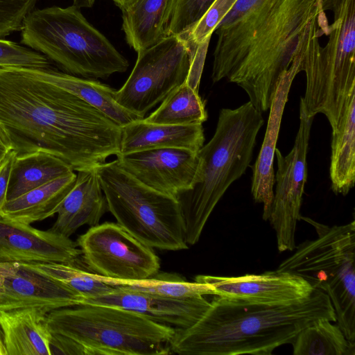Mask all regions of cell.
Listing matches in <instances>:
<instances>
[{"label": "cell", "instance_id": "obj_1", "mask_svg": "<svg viewBox=\"0 0 355 355\" xmlns=\"http://www.w3.org/2000/svg\"><path fill=\"white\" fill-rule=\"evenodd\" d=\"M0 123L17 155L46 151L74 171L120 154L121 126L31 68H0Z\"/></svg>", "mask_w": 355, "mask_h": 355}, {"label": "cell", "instance_id": "obj_2", "mask_svg": "<svg viewBox=\"0 0 355 355\" xmlns=\"http://www.w3.org/2000/svg\"><path fill=\"white\" fill-rule=\"evenodd\" d=\"M324 18L322 0H236L214 31L213 83L227 78L257 110H268L281 78L301 67L311 25Z\"/></svg>", "mask_w": 355, "mask_h": 355}, {"label": "cell", "instance_id": "obj_3", "mask_svg": "<svg viewBox=\"0 0 355 355\" xmlns=\"http://www.w3.org/2000/svg\"><path fill=\"white\" fill-rule=\"evenodd\" d=\"M214 296L195 324L175 328L171 353L269 355L291 344L305 327L320 320L336 321L329 297L318 290L305 298L275 303Z\"/></svg>", "mask_w": 355, "mask_h": 355}, {"label": "cell", "instance_id": "obj_4", "mask_svg": "<svg viewBox=\"0 0 355 355\" xmlns=\"http://www.w3.org/2000/svg\"><path fill=\"white\" fill-rule=\"evenodd\" d=\"M263 123L262 113L250 101L220 110L212 138L198 151L199 164L191 188L176 197L188 245L198 241L218 201L250 166Z\"/></svg>", "mask_w": 355, "mask_h": 355}, {"label": "cell", "instance_id": "obj_5", "mask_svg": "<svg viewBox=\"0 0 355 355\" xmlns=\"http://www.w3.org/2000/svg\"><path fill=\"white\" fill-rule=\"evenodd\" d=\"M334 23L311 27L300 67L306 89L300 103L307 114H323L334 130L355 94V0H331Z\"/></svg>", "mask_w": 355, "mask_h": 355}, {"label": "cell", "instance_id": "obj_6", "mask_svg": "<svg viewBox=\"0 0 355 355\" xmlns=\"http://www.w3.org/2000/svg\"><path fill=\"white\" fill-rule=\"evenodd\" d=\"M20 31L21 44L71 75L105 79L125 72L129 66L108 39L73 5L33 9L24 18Z\"/></svg>", "mask_w": 355, "mask_h": 355}, {"label": "cell", "instance_id": "obj_7", "mask_svg": "<svg viewBox=\"0 0 355 355\" xmlns=\"http://www.w3.org/2000/svg\"><path fill=\"white\" fill-rule=\"evenodd\" d=\"M51 334L81 345L87 355H158L171 353L175 328L125 309L79 304L47 313Z\"/></svg>", "mask_w": 355, "mask_h": 355}, {"label": "cell", "instance_id": "obj_8", "mask_svg": "<svg viewBox=\"0 0 355 355\" xmlns=\"http://www.w3.org/2000/svg\"><path fill=\"white\" fill-rule=\"evenodd\" d=\"M300 219L313 227L317 237L295 247L277 270L296 275L327 294L337 324L355 343V222L329 226L308 217Z\"/></svg>", "mask_w": 355, "mask_h": 355}, {"label": "cell", "instance_id": "obj_9", "mask_svg": "<svg viewBox=\"0 0 355 355\" xmlns=\"http://www.w3.org/2000/svg\"><path fill=\"white\" fill-rule=\"evenodd\" d=\"M108 211L128 233L151 248H189L178 199L155 191L122 169L116 160L96 168Z\"/></svg>", "mask_w": 355, "mask_h": 355}, {"label": "cell", "instance_id": "obj_10", "mask_svg": "<svg viewBox=\"0 0 355 355\" xmlns=\"http://www.w3.org/2000/svg\"><path fill=\"white\" fill-rule=\"evenodd\" d=\"M190 53L187 41L173 35L137 52L131 73L116 91V102L128 112L144 118L147 112L186 83Z\"/></svg>", "mask_w": 355, "mask_h": 355}, {"label": "cell", "instance_id": "obj_11", "mask_svg": "<svg viewBox=\"0 0 355 355\" xmlns=\"http://www.w3.org/2000/svg\"><path fill=\"white\" fill-rule=\"evenodd\" d=\"M76 244L87 268L110 279H144L159 270V259L153 248L137 240L117 223L91 227L78 237Z\"/></svg>", "mask_w": 355, "mask_h": 355}, {"label": "cell", "instance_id": "obj_12", "mask_svg": "<svg viewBox=\"0 0 355 355\" xmlns=\"http://www.w3.org/2000/svg\"><path fill=\"white\" fill-rule=\"evenodd\" d=\"M314 116L307 114L300 103V125L294 145L284 156L278 148L276 187L270 207L269 221L276 234L279 252L295 249L297 223L307 178L306 155Z\"/></svg>", "mask_w": 355, "mask_h": 355}, {"label": "cell", "instance_id": "obj_13", "mask_svg": "<svg viewBox=\"0 0 355 355\" xmlns=\"http://www.w3.org/2000/svg\"><path fill=\"white\" fill-rule=\"evenodd\" d=\"M116 160L143 184L175 198L191 188L199 164L198 152L179 148L120 153Z\"/></svg>", "mask_w": 355, "mask_h": 355}, {"label": "cell", "instance_id": "obj_14", "mask_svg": "<svg viewBox=\"0 0 355 355\" xmlns=\"http://www.w3.org/2000/svg\"><path fill=\"white\" fill-rule=\"evenodd\" d=\"M0 310L35 307L51 311L83 304L85 297L27 263H0Z\"/></svg>", "mask_w": 355, "mask_h": 355}, {"label": "cell", "instance_id": "obj_15", "mask_svg": "<svg viewBox=\"0 0 355 355\" xmlns=\"http://www.w3.org/2000/svg\"><path fill=\"white\" fill-rule=\"evenodd\" d=\"M80 255L76 243L69 237L0 216V263H75Z\"/></svg>", "mask_w": 355, "mask_h": 355}, {"label": "cell", "instance_id": "obj_16", "mask_svg": "<svg viewBox=\"0 0 355 355\" xmlns=\"http://www.w3.org/2000/svg\"><path fill=\"white\" fill-rule=\"evenodd\" d=\"M83 304L119 307L155 322L186 329L195 324L210 306L204 296L171 298L116 286L110 293L85 299Z\"/></svg>", "mask_w": 355, "mask_h": 355}, {"label": "cell", "instance_id": "obj_17", "mask_svg": "<svg viewBox=\"0 0 355 355\" xmlns=\"http://www.w3.org/2000/svg\"><path fill=\"white\" fill-rule=\"evenodd\" d=\"M195 282L212 286L217 295L261 302H285L305 298L313 291L302 277L275 270L238 277L200 275Z\"/></svg>", "mask_w": 355, "mask_h": 355}, {"label": "cell", "instance_id": "obj_18", "mask_svg": "<svg viewBox=\"0 0 355 355\" xmlns=\"http://www.w3.org/2000/svg\"><path fill=\"white\" fill-rule=\"evenodd\" d=\"M301 72L300 65H293L281 78L271 105L262 146L252 166L251 193L255 202L263 205V218L268 220L274 196L273 160L282 119L292 83Z\"/></svg>", "mask_w": 355, "mask_h": 355}, {"label": "cell", "instance_id": "obj_19", "mask_svg": "<svg viewBox=\"0 0 355 355\" xmlns=\"http://www.w3.org/2000/svg\"><path fill=\"white\" fill-rule=\"evenodd\" d=\"M72 189L64 199L50 231L70 237L79 227L99 223L108 211L96 168L77 171Z\"/></svg>", "mask_w": 355, "mask_h": 355}, {"label": "cell", "instance_id": "obj_20", "mask_svg": "<svg viewBox=\"0 0 355 355\" xmlns=\"http://www.w3.org/2000/svg\"><path fill=\"white\" fill-rule=\"evenodd\" d=\"M204 141L202 124H159L141 119L121 128L120 153L162 148H185L198 152Z\"/></svg>", "mask_w": 355, "mask_h": 355}, {"label": "cell", "instance_id": "obj_21", "mask_svg": "<svg viewBox=\"0 0 355 355\" xmlns=\"http://www.w3.org/2000/svg\"><path fill=\"white\" fill-rule=\"evenodd\" d=\"M48 313L35 307L0 310L7 355H51Z\"/></svg>", "mask_w": 355, "mask_h": 355}, {"label": "cell", "instance_id": "obj_22", "mask_svg": "<svg viewBox=\"0 0 355 355\" xmlns=\"http://www.w3.org/2000/svg\"><path fill=\"white\" fill-rule=\"evenodd\" d=\"M175 0H123L122 30L128 45L137 53L168 36Z\"/></svg>", "mask_w": 355, "mask_h": 355}, {"label": "cell", "instance_id": "obj_23", "mask_svg": "<svg viewBox=\"0 0 355 355\" xmlns=\"http://www.w3.org/2000/svg\"><path fill=\"white\" fill-rule=\"evenodd\" d=\"M77 175L71 171L7 200L0 216L26 224L41 221L56 214L73 187Z\"/></svg>", "mask_w": 355, "mask_h": 355}, {"label": "cell", "instance_id": "obj_24", "mask_svg": "<svg viewBox=\"0 0 355 355\" xmlns=\"http://www.w3.org/2000/svg\"><path fill=\"white\" fill-rule=\"evenodd\" d=\"M31 69L41 78L73 94L98 110L121 127L142 119L116 102V89L95 79L76 76L51 67Z\"/></svg>", "mask_w": 355, "mask_h": 355}, {"label": "cell", "instance_id": "obj_25", "mask_svg": "<svg viewBox=\"0 0 355 355\" xmlns=\"http://www.w3.org/2000/svg\"><path fill=\"white\" fill-rule=\"evenodd\" d=\"M329 174L335 194L346 196L355 182V94L332 131Z\"/></svg>", "mask_w": 355, "mask_h": 355}, {"label": "cell", "instance_id": "obj_26", "mask_svg": "<svg viewBox=\"0 0 355 355\" xmlns=\"http://www.w3.org/2000/svg\"><path fill=\"white\" fill-rule=\"evenodd\" d=\"M71 171H74L67 163L46 151L16 154L10 175L7 200Z\"/></svg>", "mask_w": 355, "mask_h": 355}, {"label": "cell", "instance_id": "obj_27", "mask_svg": "<svg viewBox=\"0 0 355 355\" xmlns=\"http://www.w3.org/2000/svg\"><path fill=\"white\" fill-rule=\"evenodd\" d=\"M294 355H355L340 327L332 321L318 320L303 328L291 343Z\"/></svg>", "mask_w": 355, "mask_h": 355}, {"label": "cell", "instance_id": "obj_28", "mask_svg": "<svg viewBox=\"0 0 355 355\" xmlns=\"http://www.w3.org/2000/svg\"><path fill=\"white\" fill-rule=\"evenodd\" d=\"M145 121L167 125L202 124L207 119L205 103L186 83L173 90Z\"/></svg>", "mask_w": 355, "mask_h": 355}, {"label": "cell", "instance_id": "obj_29", "mask_svg": "<svg viewBox=\"0 0 355 355\" xmlns=\"http://www.w3.org/2000/svg\"><path fill=\"white\" fill-rule=\"evenodd\" d=\"M96 277L99 280L114 286H123L166 297L189 298L217 295L215 288L209 284L197 282H189L173 273L158 272L149 278L132 281L113 280L98 275Z\"/></svg>", "mask_w": 355, "mask_h": 355}, {"label": "cell", "instance_id": "obj_30", "mask_svg": "<svg viewBox=\"0 0 355 355\" xmlns=\"http://www.w3.org/2000/svg\"><path fill=\"white\" fill-rule=\"evenodd\" d=\"M31 267L61 282L85 299L96 297L111 292L115 286L99 280L96 275L86 272L67 263H27Z\"/></svg>", "mask_w": 355, "mask_h": 355}, {"label": "cell", "instance_id": "obj_31", "mask_svg": "<svg viewBox=\"0 0 355 355\" xmlns=\"http://www.w3.org/2000/svg\"><path fill=\"white\" fill-rule=\"evenodd\" d=\"M215 0H175L168 35L184 36L205 15Z\"/></svg>", "mask_w": 355, "mask_h": 355}, {"label": "cell", "instance_id": "obj_32", "mask_svg": "<svg viewBox=\"0 0 355 355\" xmlns=\"http://www.w3.org/2000/svg\"><path fill=\"white\" fill-rule=\"evenodd\" d=\"M6 67L49 68L51 62L28 47L0 38V68Z\"/></svg>", "mask_w": 355, "mask_h": 355}, {"label": "cell", "instance_id": "obj_33", "mask_svg": "<svg viewBox=\"0 0 355 355\" xmlns=\"http://www.w3.org/2000/svg\"><path fill=\"white\" fill-rule=\"evenodd\" d=\"M38 0H0V38L20 31L26 16Z\"/></svg>", "mask_w": 355, "mask_h": 355}, {"label": "cell", "instance_id": "obj_34", "mask_svg": "<svg viewBox=\"0 0 355 355\" xmlns=\"http://www.w3.org/2000/svg\"><path fill=\"white\" fill-rule=\"evenodd\" d=\"M209 41L207 40L199 44H189L191 51L190 65L186 83L196 91H198Z\"/></svg>", "mask_w": 355, "mask_h": 355}, {"label": "cell", "instance_id": "obj_35", "mask_svg": "<svg viewBox=\"0 0 355 355\" xmlns=\"http://www.w3.org/2000/svg\"><path fill=\"white\" fill-rule=\"evenodd\" d=\"M50 348L51 355H87L85 348L81 345L69 338L59 334H51Z\"/></svg>", "mask_w": 355, "mask_h": 355}, {"label": "cell", "instance_id": "obj_36", "mask_svg": "<svg viewBox=\"0 0 355 355\" xmlns=\"http://www.w3.org/2000/svg\"><path fill=\"white\" fill-rule=\"evenodd\" d=\"M16 153L12 150L0 164V213L7 201V193L12 163Z\"/></svg>", "mask_w": 355, "mask_h": 355}, {"label": "cell", "instance_id": "obj_37", "mask_svg": "<svg viewBox=\"0 0 355 355\" xmlns=\"http://www.w3.org/2000/svg\"><path fill=\"white\" fill-rule=\"evenodd\" d=\"M13 150L11 139L4 127L0 123V164L9 153Z\"/></svg>", "mask_w": 355, "mask_h": 355}, {"label": "cell", "instance_id": "obj_38", "mask_svg": "<svg viewBox=\"0 0 355 355\" xmlns=\"http://www.w3.org/2000/svg\"><path fill=\"white\" fill-rule=\"evenodd\" d=\"M236 1V0H215L211 6L218 10L225 17Z\"/></svg>", "mask_w": 355, "mask_h": 355}, {"label": "cell", "instance_id": "obj_39", "mask_svg": "<svg viewBox=\"0 0 355 355\" xmlns=\"http://www.w3.org/2000/svg\"><path fill=\"white\" fill-rule=\"evenodd\" d=\"M94 1L93 0H73V6L79 8H91Z\"/></svg>", "mask_w": 355, "mask_h": 355}, {"label": "cell", "instance_id": "obj_40", "mask_svg": "<svg viewBox=\"0 0 355 355\" xmlns=\"http://www.w3.org/2000/svg\"><path fill=\"white\" fill-rule=\"evenodd\" d=\"M0 355H7L6 346L3 342L2 332L0 328Z\"/></svg>", "mask_w": 355, "mask_h": 355}, {"label": "cell", "instance_id": "obj_41", "mask_svg": "<svg viewBox=\"0 0 355 355\" xmlns=\"http://www.w3.org/2000/svg\"><path fill=\"white\" fill-rule=\"evenodd\" d=\"M322 1L323 8H324V10H325L328 3H329V1L331 0H322Z\"/></svg>", "mask_w": 355, "mask_h": 355}, {"label": "cell", "instance_id": "obj_42", "mask_svg": "<svg viewBox=\"0 0 355 355\" xmlns=\"http://www.w3.org/2000/svg\"><path fill=\"white\" fill-rule=\"evenodd\" d=\"M112 1L116 3V5L118 7H119L123 1V0H112Z\"/></svg>", "mask_w": 355, "mask_h": 355}, {"label": "cell", "instance_id": "obj_43", "mask_svg": "<svg viewBox=\"0 0 355 355\" xmlns=\"http://www.w3.org/2000/svg\"><path fill=\"white\" fill-rule=\"evenodd\" d=\"M1 278H0V290H1Z\"/></svg>", "mask_w": 355, "mask_h": 355}, {"label": "cell", "instance_id": "obj_44", "mask_svg": "<svg viewBox=\"0 0 355 355\" xmlns=\"http://www.w3.org/2000/svg\"><path fill=\"white\" fill-rule=\"evenodd\" d=\"M94 1H95V0H93Z\"/></svg>", "mask_w": 355, "mask_h": 355}]
</instances>
